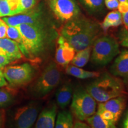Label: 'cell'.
<instances>
[{"label":"cell","instance_id":"52a82bcc","mask_svg":"<svg viewBox=\"0 0 128 128\" xmlns=\"http://www.w3.org/2000/svg\"><path fill=\"white\" fill-rule=\"evenodd\" d=\"M97 102L82 87H77L74 90L71 110L76 119L86 120L96 113Z\"/></svg>","mask_w":128,"mask_h":128},{"label":"cell","instance_id":"9a60e30c","mask_svg":"<svg viewBox=\"0 0 128 128\" xmlns=\"http://www.w3.org/2000/svg\"><path fill=\"white\" fill-rule=\"evenodd\" d=\"M98 106L112 113L117 122L125 108L126 98L124 96H120L103 103H100Z\"/></svg>","mask_w":128,"mask_h":128},{"label":"cell","instance_id":"74e56055","mask_svg":"<svg viewBox=\"0 0 128 128\" xmlns=\"http://www.w3.org/2000/svg\"><path fill=\"white\" fill-rule=\"evenodd\" d=\"M1 116H0V126H1Z\"/></svg>","mask_w":128,"mask_h":128},{"label":"cell","instance_id":"4fadbf2b","mask_svg":"<svg viewBox=\"0 0 128 128\" xmlns=\"http://www.w3.org/2000/svg\"><path fill=\"white\" fill-rule=\"evenodd\" d=\"M0 54L6 56L11 62L20 60L23 57L18 44L7 38L0 39Z\"/></svg>","mask_w":128,"mask_h":128},{"label":"cell","instance_id":"d590c367","mask_svg":"<svg viewBox=\"0 0 128 128\" xmlns=\"http://www.w3.org/2000/svg\"><path fill=\"white\" fill-rule=\"evenodd\" d=\"M124 128H128V116H126L125 120L124 121Z\"/></svg>","mask_w":128,"mask_h":128},{"label":"cell","instance_id":"e0dca14e","mask_svg":"<svg viewBox=\"0 0 128 128\" xmlns=\"http://www.w3.org/2000/svg\"><path fill=\"white\" fill-rule=\"evenodd\" d=\"M22 13L19 0H0V17Z\"/></svg>","mask_w":128,"mask_h":128},{"label":"cell","instance_id":"4dcf8cb0","mask_svg":"<svg viewBox=\"0 0 128 128\" xmlns=\"http://www.w3.org/2000/svg\"><path fill=\"white\" fill-rule=\"evenodd\" d=\"M118 9V11H119L122 14L127 12L128 11V1L119 2Z\"/></svg>","mask_w":128,"mask_h":128},{"label":"cell","instance_id":"d6986e66","mask_svg":"<svg viewBox=\"0 0 128 128\" xmlns=\"http://www.w3.org/2000/svg\"><path fill=\"white\" fill-rule=\"evenodd\" d=\"M122 23V15L119 11L114 10L107 14L101 24V26L104 32H106L110 28L118 27Z\"/></svg>","mask_w":128,"mask_h":128},{"label":"cell","instance_id":"5b68a950","mask_svg":"<svg viewBox=\"0 0 128 128\" xmlns=\"http://www.w3.org/2000/svg\"><path fill=\"white\" fill-rule=\"evenodd\" d=\"M61 80V72L55 62L46 65L31 88V93L36 98H41L50 92L58 86Z\"/></svg>","mask_w":128,"mask_h":128},{"label":"cell","instance_id":"cb8c5ba5","mask_svg":"<svg viewBox=\"0 0 128 128\" xmlns=\"http://www.w3.org/2000/svg\"><path fill=\"white\" fill-rule=\"evenodd\" d=\"M80 1L90 13L101 12L104 7V0H80Z\"/></svg>","mask_w":128,"mask_h":128},{"label":"cell","instance_id":"5bb4252c","mask_svg":"<svg viewBox=\"0 0 128 128\" xmlns=\"http://www.w3.org/2000/svg\"><path fill=\"white\" fill-rule=\"evenodd\" d=\"M110 73L115 76L128 78V50L124 49L116 57L110 67Z\"/></svg>","mask_w":128,"mask_h":128},{"label":"cell","instance_id":"9c48e42d","mask_svg":"<svg viewBox=\"0 0 128 128\" xmlns=\"http://www.w3.org/2000/svg\"><path fill=\"white\" fill-rule=\"evenodd\" d=\"M48 5L54 17L64 23L81 14L76 0H48Z\"/></svg>","mask_w":128,"mask_h":128},{"label":"cell","instance_id":"8992f818","mask_svg":"<svg viewBox=\"0 0 128 128\" xmlns=\"http://www.w3.org/2000/svg\"><path fill=\"white\" fill-rule=\"evenodd\" d=\"M40 108L37 102H30L12 110L8 115L7 128H32Z\"/></svg>","mask_w":128,"mask_h":128},{"label":"cell","instance_id":"8d00e7d4","mask_svg":"<svg viewBox=\"0 0 128 128\" xmlns=\"http://www.w3.org/2000/svg\"><path fill=\"white\" fill-rule=\"evenodd\" d=\"M120 2H125V1H128V0H119Z\"/></svg>","mask_w":128,"mask_h":128},{"label":"cell","instance_id":"e575fe53","mask_svg":"<svg viewBox=\"0 0 128 128\" xmlns=\"http://www.w3.org/2000/svg\"><path fill=\"white\" fill-rule=\"evenodd\" d=\"M122 15V22L124 23V28H128V11Z\"/></svg>","mask_w":128,"mask_h":128},{"label":"cell","instance_id":"603a6c76","mask_svg":"<svg viewBox=\"0 0 128 128\" xmlns=\"http://www.w3.org/2000/svg\"><path fill=\"white\" fill-rule=\"evenodd\" d=\"M92 49V46H90L83 50L76 52L71 61L72 65L80 68L84 67L90 60Z\"/></svg>","mask_w":128,"mask_h":128},{"label":"cell","instance_id":"ffe728a7","mask_svg":"<svg viewBox=\"0 0 128 128\" xmlns=\"http://www.w3.org/2000/svg\"><path fill=\"white\" fill-rule=\"evenodd\" d=\"M7 38L15 41L18 44L22 55L26 58L28 59V54H27L26 50L24 46L23 38H22L20 32L17 27L8 26L7 30Z\"/></svg>","mask_w":128,"mask_h":128},{"label":"cell","instance_id":"f546056e","mask_svg":"<svg viewBox=\"0 0 128 128\" xmlns=\"http://www.w3.org/2000/svg\"><path fill=\"white\" fill-rule=\"evenodd\" d=\"M8 25L2 19L0 18V39L7 38Z\"/></svg>","mask_w":128,"mask_h":128},{"label":"cell","instance_id":"2e32d148","mask_svg":"<svg viewBox=\"0 0 128 128\" xmlns=\"http://www.w3.org/2000/svg\"><path fill=\"white\" fill-rule=\"evenodd\" d=\"M74 93L73 86L70 81L62 85L56 92L57 105L62 109L65 108L71 103Z\"/></svg>","mask_w":128,"mask_h":128},{"label":"cell","instance_id":"30bf717a","mask_svg":"<svg viewBox=\"0 0 128 128\" xmlns=\"http://www.w3.org/2000/svg\"><path fill=\"white\" fill-rule=\"evenodd\" d=\"M2 20L8 26H17L22 24L48 26L47 22L43 16L41 9L36 7L17 15L4 17Z\"/></svg>","mask_w":128,"mask_h":128},{"label":"cell","instance_id":"ba28073f","mask_svg":"<svg viewBox=\"0 0 128 128\" xmlns=\"http://www.w3.org/2000/svg\"><path fill=\"white\" fill-rule=\"evenodd\" d=\"M2 68V71L6 80L15 87L28 84L33 79L35 73L34 67L28 63Z\"/></svg>","mask_w":128,"mask_h":128},{"label":"cell","instance_id":"83f0119b","mask_svg":"<svg viewBox=\"0 0 128 128\" xmlns=\"http://www.w3.org/2000/svg\"><path fill=\"white\" fill-rule=\"evenodd\" d=\"M119 42L123 47L128 48V28H124L119 33Z\"/></svg>","mask_w":128,"mask_h":128},{"label":"cell","instance_id":"44dd1931","mask_svg":"<svg viewBox=\"0 0 128 128\" xmlns=\"http://www.w3.org/2000/svg\"><path fill=\"white\" fill-rule=\"evenodd\" d=\"M73 116L68 111L59 112L56 118L54 128H73Z\"/></svg>","mask_w":128,"mask_h":128},{"label":"cell","instance_id":"d4e9b609","mask_svg":"<svg viewBox=\"0 0 128 128\" xmlns=\"http://www.w3.org/2000/svg\"><path fill=\"white\" fill-rule=\"evenodd\" d=\"M12 102V96L5 90H0V107L7 106Z\"/></svg>","mask_w":128,"mask_h":128},{"label":"cell","instance_id":"ac0fdd59","mask_svg":"<svg viewBox=\"0 0 128 128\" xmlns=\"http://www.w3.org/2000/svg\"><path fill=\"white\" fill-rule=\"evenodd\" d=\"M65 72L67 74L81 80L97 78L100 76V74L98 72L87 71L80 67L74 66L73 65H68V66H66Z\"/></svg>","mask_w":128,"mask_h":128},{"label":"cell","instance_id":"8fae6325","mask_svg":"<svg viewBox=\"0 0 128 128\" xmlns=\"http://www.w3.org/2000/svg\"><path fill=\"white\" fill-rule=\"evenodd\" d=\"M55 52L56 63L61 66H66L71 63L76 52L74 48L60 35L57 40Z\"/></svg>","mask_w":128,"mask_h":128},{"label":"cell","instance_id":"6da1fadb","mask_svg":"<svg viewBox=\"0 0 128 128\" xmlns=\"http://www.w3.org/2000/svg\"><path fill=\"white\" fill-rule=\"evenodd\" d=\"M102 30L101 24L81 14L66 22L60 33L76 52H78L92 46L96 40L101 36Z\"/></svg>","mask_w":128,"mask_h":128},{"label":"cell","instance_id":"3957f363","mask_svg":"<svg viewBox=\"0 0 128 128\" xmlns=\"http://www.w3.org/2000/svg\"><path fill=\"white\" fill-rule=\"evenodd\" d=\"M86 89L99 103L122 96L124 92V86L121 80L108 73L96 78L86 86Z\"/></svg>","mask_w":128,"mask_h":128},{"label":"cell","instance_id":"4316f807","mask_svg":"<svg viewBox=\"0 0 128 128\" xmlns=\"http://www.w3.org/2000/svg\"><path fill=\"white\" fill-rule=\"evenodd\" d=\"M96 113H98V114L100 115L102 118H103L104 119L112 121L113 122H114V124L116 123V121H115L114 117L113 114H112V113H110V112L108 111V110L101 108L99 106H98V108H97V112H96Z\"/></svg>","mask_w":128,"mask_h":128},{"label":"cell","instance_id":"1f68e13d","mask_svg":"<svg viewBox=\"0 0 128 128\" xmlns=\"http://www.w3.org/2000/svg\"><path fill=\"white\" fill-rule=\"evenodd\" d=\"M11 61L8 58L4 55L0 54V68H2L10 63Z\"/></svg>","mask_w":128,"mask_h":128},{"label":"cell","instance_id":"277c9868","mask_svg":"<svg viewBox=\"0 0 128 128\" xmlns=\"http://www.w3.org/2000/svg\"><path fill=\"white\" fill-rule=\"evenodd\" d=\"M91 62L97 66L109 64L120 53L119 44L113 37L101 35L92 45Z\"/></svg>","mask_w":128,"mask_h":128},{"label":"cell","instance_id":"484cf974","mask_svg":"<svg viewBox=\"0 0 128 128\" xmlns=\"http://www.w3.org/2000/svg\"><path fill=\"white\" fill-rule=\"evenodd\" d=\"M39 1V0H19L22 12H27L36 7Z\"/></svg>","mask_w":128,"mask_h":128},{"label":"cell","instance_id":"7c38bea8","mask_svg":"<svg viewBox=\"0 0 128 128\" xmlns=\"http://www.w3.org/2000/svg\"><path fill=\"white\" fill-rule=\"evenodd\" d=\"M56 114L57 106L55 103H52L40 112L34 128H54Z\"/></svg>","mask_w":128,"mask_h":128},{"label":"cell","instance_id":"d6a6232c","mask_svg":"<svg viewBox=\"0 0 128 128\" xmlns=\"http://www.w3.org/2000/svg\"><path fill=\"white\" fill-rule=\"evenodd\" d=\"M73 128H91L88 124L81 121H76L74 124Z\"/></svg>","mask_w":128,"mask_h":128},{"label":"cell","instance_id":"f35d334b","mask_svg":"<svg viewBox=\"0 0 128 128\" xmlns=\"http://www.w3.org/2000/svg\"><path fill=\"white\" fill-rule=\"evenodd\" d=\"M127 116H128V114H127Z\"/></svg>","mask_w":128,"mask_h":128},{"label":"cell","instance_id":"7a4b0ae2","mask_svg":"<svg viewBox=\"0 0 128 128\" xmlns=\"http://www.w3.org/2000/svg\"><path fill=\"white\" fill-rule=\"evenodd\" d=\"M23 40L28 60H38L44 56L54 44L58 33L48 26L22 24L17 26Z\"/></svg>","mask_w":128,"mask_h":128},{"label":"cell","instance_id":"f1b7e54d","mask_svg":"<svg viewBox=\"0 0 128 128\" xmlns=\"http://www.w3.org/2000/svg\"><path fill=\"white\" fill-rule=\"evenodd\" d=\"M119 4V0H104V5L110 10L118 9Z\"/></svg>","mask_w":128,"mask_h":128},{"label":"cell","instance_id":"7402d4cb","mask_svg":"<svg viewBox=\"0 0 128 128\" xmlns=\"http://www.w3.org/2000/svg\"><path fill=\"white\" fill-rule=\"evenodd\" d=\"M91 128H116L112 121L104 119L97 113L86 120Z\"/></svg>","mask_w":128,"mask_h":128},{"label":"cell","instance_id":"836d02e7","mask_svg":"<svg viewBox=\"0 0 128 128\" xmlns=\"http://www.w3.org/2000/svg\"><path fill=\"white\" fill-rule=\"evenodd\" d=\"M7 85V80L5 78L2 70H0V87H4Z\"/></svg>","mask_w":128,"mask_h":128}]
</instances>
